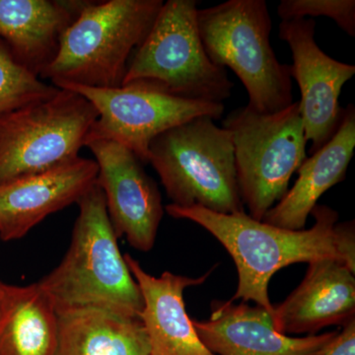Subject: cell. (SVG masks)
I'll use <instances>...</instances> for the list:
<instances>
[{"label": "cell", "instance_id": "6da1fadb", "mask_svg": "<svg viewBox=\"0 0 355 355\" xmlns=\"http://www.w3.org/2000/svg\"><path fill=\"white\" fill-rule=\"evenodd\" d=\"M176 219H187L202 226L216 237L234 261L238 272L237 291L230 301L242 299L273 312L268 297V284L282 268L298 263L331 259L343 263L340 251L343 222L338 223L336 210L317 205L311 214L315 224L310 229L289 230L257 221L246 212L222 214L200 207L166 205Z\"/></svg>", "mask_w": 355, "mask_h": 355}, {"label": "cell", "instance_id": "7a4b0ae2", "mask_svg": "<svg viewBox=\"0 0 355 355\" xmlns=\"http://www.w3.org/2000/svg\"><path fill=\"white\" fill-rule=\"evenodd\" d=\"M79 214L64 260L38 282L57 313L83 308L139 319L144 297L121 254L104 193L97 184L77 202Z\"/></svg>", "mask_w": 355, "mask_h": 355}, {"label": "cell", "instance_id": "3957f363", "mask_svg": "<svg viewBox=\"0 0 355 355\" xmlns=\"http://www.w3.org/2000/svg\"><path fill=\"white\" fill-rule=\"evenodd\" d=\"M162 0L89 1L60 37L58 55L40 78L53 85H123L133 51L146 40Z\"/></svg>", "mask_w": 355, "mask_h": 355}, {"label": "cell", "instance_id": "277c9868", "mask_svg": "<svg viewBox=\"0 0 355 355\" xmlns=\"http://www.w3.org/2000/svg\"><path fill=\"white\" fill-rule=\"evenodd\" d=\"M198 26L210 60L233 70L246 88L250 109L275 114L294 102L291 65L277 60L270 44L265 0H228L198 9Z\"/></svg>", "mask_w": 355, "mask_h": 355}, {"label": "cell", "instance_id": "5b68a950", "mask_svg": "<svg viewBox=\"0 0 355 355\" xmlns=\"http://www.w3.org/2000/svg\"><path fill=\"white\" fill-rule=\"evenodd\" d=\"M171 205L222 214L245 211L230 132L209 116L169 128L153 140L149 160Z\"/></svg>", "mask_w": 355, "mask_h": 355}, {"label": "cell", "instance_id": "8992f818", "mask_svg": "<svg viewBox=\"0 0 355 355\" xmlns=\"http://www.w3.org/2000/svg\"><path fill=\"white\" fill-rule=\"evenodd\" d=\"M198 10L195 0L164 2L150 32L133 51L123 85L146 81L191 101L223 104L229 99L234 84L203 48Z\"/></svg>", "mask_w": 355, "mask_h": 355}, {"label": "cell", "instance_id": "52a82bcc", "mask_svg": "<svg viewBox=\"0 0 355 355\" xmlns=\"http://www.w3.org/2000/svg\"><path fill=\"white\" fill-rule=\"evenodd\" d=\"M222 128L232 139L238 184L248 216L261 221L284 197L292 175L307 158L299 101L275 114L240 107L227 114Z\"/></svg>", "mask_w": 355, "mask_h": 355}, {"label": "cell", "instance_id": "ba28073f", "mask_svg": "<svg viewBox=\"0 0 355 355\" xmlns=\"http://www.w3.org/2000/svg\"><path fill=\"white\" fill-rule=\"evenodd\" d=\"M97 118L86 98L67 89L1 116L0 186L76 160Z\"/></svg>", "mask_w": 355, "mask_h": 355}, {"label": "cell", "instance_id": "9c48e42d", "mask_svg": "<svg viewBox=\"0 0 355 355\" xmlns=\"http://www.w3.org/2000/svg\"><path fill=\"white\" fill-rule=\"evenodd\" d=\"M55 86L83 96L97 111V120L86 144L90 140H111L127 147L144 164L148 163L149 146L159 135L198 116L219 120L225 110L224 104L183 99L146 81L118 88L69 83Z\"/></svg>", "mask_w": 355, "mask_h": 355}, {"label": "cell", "instance_id": "30bf717a", "mask_svg": "<svg viewBox=\"0 0 355 355\" xmlns=\"http://www.w3.org/2000/svg\"><path fill=\"white\" fill-rule=\"evenodd\" d=\"M316 21H282L280 40L288 44L293 58L291 77L300 89L299 101L311 155L323 148L336 135L342 121L340 96L343 85L355 74V65L331 58L315 40Z\"/></svg>", "mask_w": 355, "mask_h": 355}, {"label": "cell", "instance_id": "8fae6325", "mask_svg": "<svg viewBox=\"0 0 355 355\" xmlns=\"http://www.w3.org/2000/svg\"><path fill=\"white\" fill-rule=\"evenodd\" d=\"M85 146L97 163L96 184L104 193L116 237L125 236L140 252L150 251L164 214L157 184L127 147L105 139L90 140Z\"/></svg>", "mask_w": 355, "mask_h": 355}, {"label": "cell", "instance_id": "7c38bea8", "mask_svg": "<svg viewBox=\"0 0 355 355\" xmlns=\"http://www.w3.org/2000/svg\"><path fill=\"white\" fill-rule=\"evenodd\" d=\"M95 160L80 157L0 186V239H21L46 216L77 203L96 184Z\"/></svg>", "mask_w": 355, "mask_h": 355}, {"label": "cell", "instance_id": "4fadbf2b", "mask_svg": "<svg viewBox=\"0 0 355 355\" xmlns=\"http://www.w3.org/2000/svg\"><path fill=\"white\" fill-rule=\"evenodd\" d=\"M198 338L216 355H309L338 334L292 338L277 333L272 313L261 306L214 301L209 320H191Z\"/></svg>", "mask_w": 355, "mask_h": 355}, {"label": "cell", "instance_id": "5bb4252c", "mask_svg": "<svg viewBox=\"0 0 355 355\" xmlns=\"http://www.w3.org/2000/svg\"><path fill=\"white\" fill-rule=\"evenodd\" d=\"M273 327L282 335H315L355 319V277L331 259L309 263L302 282L284 302L273 306Z\"/></svg>", "mask_w": 355, "mask_h": 355}, {"label": "cell", "instance_id": "9a60e30c", "mask_svg": "<svg viewBox=\"0 0 355 355\" xmlns=\"http://www.w3.org/2000/svg\"><path fill=\"white\" fill-rule=\"evenodd\" d=\"M123 257L144 297L139 320L148 338L150 355H216L198 338L184 301V289L200 286L212 270L197 279L171 272L156 277L146 272L132 254Z\"/></svg>", "mask_w": 355, "mask_h": 355}, {"label": "cell", "instance_id": "2e32d148", "mask_svg": "<svg viewBox=\"0 0 355 355\" xmlns=\"http://www.w3.org/2000/svg\"><path fill=\"white\" fill-rule=\"evenodd\" d=\"M84 0H0V40L38 77L53 62L60 37L80 15Z\"/></svg>", "mask_w": 355, "mask_h": 355}, {"label": "cell", "instance_id": "e0dca14e", "mask_svg": "<svg viewBox=\"0 0 355 355\" xmlns=\"http://www.w3.org/2000/svg\"><path fill=\"white\" fill-rule=\"evenodd\" d=\"M355 148V107L343 109L342 121L333 139L306 158L297 170L298 179L291 190L266 212L263 222L289 230L304 229L308 216L320 198L345 181Z\"/></svg>", "mask_w": 355, "mask_h": 355}, {"label": "cell", "instance_id": "ac0fdd59", "mask_svg": "<svg viewBox=\"0 0 355 355\" xmlns=\"http://www.w3.org/2000/svg\"><path fill=\"white\" fill-rule=\"evenodd\" d=\"M58 335L57 310L38 282H0V355H53Z\"/></svg>", "mask_w": 355, "mask_h": 355}, {"label": "cell", "instance_id": "d6986e66", "mask_svg": "<svg viewBox=\"0 0 355 355\" xmlns=\"http://www.w3.org/2000/svg\"><path fill=\"white\" fill-rule=\"evenodd\" d=\"M58 315V345L53 355H150L148 338L139 319L93 308Z\"/></svg>", "mask_w": 355, "mask_h": 355}, {"label": "cell", "instance_id": "ffe728a7", "mask_svg": "<svg viewBox=\"0 0 355 355\" xmlns=\"http://www.w3.org/2000/svg\"><path fill=\"white\" fill-rule=\"evenodd\" d=\"M60 88L44 83L23 67L0 40V118L55 96Z\"/></svg>", "mask_w": 355, "mask_h": 355}, {"label": "cell", "instance_id": "44dd1931", "mask_svg": "<svg viewBox=\"0 0 355 355\" xmlns=\"http://www.w3.org/2000/svg\"><path fill=\"white\" fill-rule=\"evenodd\" d=\"M277 15L282 21L324 16L335 21L349 36H355L354 0H282Z\"/></svg>", "mask_w": 355, "mask_h": 355}, {"label": "cell", "instance_id": "7402d4cb", "mask_svg": "<svg viewBox=\"0 0 355 355\" xmlns=\"http://www.w3.org/2000/svg\"><path fill=\"white\" fill-rule=\"evenodd\" d=\"M309 355H355V319L343 327L342 331L323 347Z\"/></svg>", "mask_w": 355, "mask_h": 355}, {"label": "cell", "instance_id": "603a6c76", "mask_svg": "<svg viewBox=\"0 0 355 355\" xmlns=\"http://www.w3.org/2000/svg\"></svg>", "mask_w": 355, "mask_h": 355}]
</instances>
